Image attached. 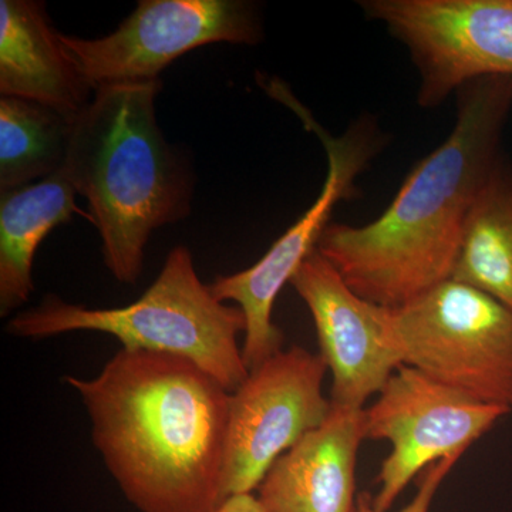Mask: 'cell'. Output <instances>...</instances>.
<instances>
[{
	"label": "cell",
	"instance_id": "obj_1",
	"mask_svg": "<svg viewBox=\"0 0 512 512\" xmlns=\"http://www.w3.org/2000/svg\"><path fill=\"white\" fill-rule=\"evenodd\" d=\"M104 466L140 512H212L224 494L231 392L184 357L120 349L92 379L66 376Z\"/></svg>",
	"mask_w": 512,
	"mask_h": 512
},
{
	"label": "cell",
	"instance_id": "obj_2",
	"mask_svg": "<svg viewBox=\"0 0 512 512\" xmlns=\"http://www.w3.org/2000/svg\"><path fill=\"white\" fill-rule=\"evenodd\" d=\"M456 94V126L386 211L362 227L329 224L319 239L349 288L383 308H402L453 278L471 208L504 163L512 77L474 80Z\"/></svg>",
	"mask_w": 512,
	"mask_h": 512
},
{
	"label": "cell",
	"instance_id": "obj_3",
	"mask_svg": "<svg viewBox=\"0 0 512 512\" xmlns=\"http://www.w3.org/2000/svg\"><path fill=\"white\" fill-rule=\"evenodd\" d=\"M161 80L107 84L73 120L60 173L89 202L104 264L121 284H136L157 228L190 212L183 165L158 127Z\"/></svg>",
	"mask_w": 512,
	"mask_h": 512
},
{
	"label": "cell",
	"instance_id": "obj_4",
	"mask_svg": "<svg viewBox=\"0 0 512 512\" xmlns=\"http://www.w3.org/2000/svg\"><path fill=\"white\" fill-rule=\"evenodd\" d=\"M247 320L238 306L215 298L195 271L190 249L175 247L153 285L121 308L92 309L47 295L16 313L6 332L20 339H47L69 332L113 336L123 349L167 353L191 360L234 393L249 375L239 336Z\"/></svg>",
	"mask_w": 512,
	"mask_h": 512
},
{
	"label": "cell",
	"instance_id": "obj_5",
	"mask_svg": "<svg viewBox=\"0 0 512 512\" xmlns=\"http://www.w3.org/2000/svg\"><path fill=\"white\" fill-rule=\"evenodd\" d=\"M265 90L272 99L289 107L306 130L318 136L328 157V174L312 207L255 265L237 274L218 276L210 285L215 298L237 303L244 313L247 330L242 355L249 370L284 349V333L272 322L276 298L318 248L336 205L359 195L356 178L383 147V134L373 120H357L342 136L333 137L293 96L288 84L274 77L265 84Z\"/></svg>",
	"mask_w": 512,
	"mask_h": 512
},
{
	"label": "cell",
	"instance_id": "obj_6",
	"mask_svg": "<svg viewBox=\"0 0 512 512\" xmlns=\"http://www.w3.org/2000/svg\"><path fill=\"white\" fill-rule=\"evenodd\" d=\"M392 322L404 365L481 403L512 412V311L463 282H444Z\"/></svg>",
	"mask_w": 512,
	"mask_h": 512
},
{
	"label": "cell",
	"instance_id": "obj_7",
	"mask_svg": "<svg viewBox=\"0 0 512 512\" xmlns=\"http://www.w3.org/2000/svg\"><path fill=\"white\" fill-rule=\"evenodd\" d=\"M420 74L417 103L434 109L484 77H512V0H363Z\"/></svg>",
	"mask_w": 512,
	"mask_h": 512
},
{
	"label": "cell",
	"instance_id": "obj_8",
	"mask_svg": "<svg viewBox=\"0 0 512 512\" xmlns=\"http://www.w3.org/2000/svg\"><path fill=\"white\" fill-rule=\"evenodd\" d=\"M511 410L471 399L410 366H400L372 406L363 409L365 440L389 441L372 497L387 512L417 474L464 454Z\"/></svg>",
	"mask_w": 512,
	"mask_h": 512
},
{
	"label": "cell",
	"instance_id": "obj_9",
	"mask_svg": "<svg viewBox=\"0 0 512 512\" xmlns=\"http://www.w3.org/2000/svg\"><path fill=\"white\" fill-rule=\"evenodd\" d=\"M323 357L301 346L282 349L249 370L231 394L225 440L224 494H251L289 448L328 419Z\"/></svg>",
	"mask_w": 512,
	"mask_h": 512
},
{
	"label": "cell",
	"instance_id": "obj_10",
	"mask_svg": "<svg viewBox=\"0 0 512 512\" xmlns=\"http://www.w3.org/2000/svg\"><path fill=\"white\" fill-rule=\"evenodd\" d=\"M261 37L256 6L244 0H141L109 36L62 35L94 90L158 80L165 67L197 47L256 45Z\"/></svg>",
	"mask_w": 512,
	"mask_h": 512
},
{
	"label": "cell",
	"instance_id": "obj_11",
	"mask_svg": "<svg viewBox=\"0 0 512 512\" xmlns=\"http://www.w3.org/2000/svg\"><path fill=\"white\" fill-rule=\"evenodd\" d=\"M291 284L311 312L320 352L332 373L330 403L365 409L404 365L392 309L357 295L318 248L299 266Z\"/></svg>",
	"mask_w": 512,
	"mask_h": 512
},
{
	"label": "cell",
	"instance_id": "obj_12",
	"mask_svg": "<svg viewBox=\"0 0 512 512\" xmlns=\"http://www.w3.org/2000/svg\"><path fill=\"white\" fill-rule=\"evenodd\" d=\"M365 441L363 409L336 406L258 485L266 512H356V464Z\"/></svg>",
	"mask_w": 512,
	"mask_h": 512
},
{
	"label": "cell",
	"instance_id": "obj_13",
	"mask_svg": "<svg viewBox=\"0 0 512 512\" xmlns=\"http://www.w3.org/2000/svg\"><path fill=\"white\" fill-rule=\"evenodd\" d=\"M35 0L0 2V94L43 104L74 120L92 101V84Z\"/></svg>",
	"mask_w": 512,
	"mask_h": 512
},
{
	"label": "cell",
	"instance_id": "obj_14",
	"mask_svg": "<svg viewBox=\"0 0 512 512\" xmlns=\"http://www.w3.org/2000/svg\"><path fill=\"white\" fill-rule=\"evenodd\" d=\"M74 214L89 218L76 204V191L56 173L0 198V315L5 318L35 291L32 269L37 248L57 225Z\"/></svg>",
	"mask_w": 512,
	"mask_h": 512
},
{
	"label": "cell",
	"instance_id": "obj_15",
	"mask_svg": "<svg viewBox=\"0 0 512 512\" xmlns=\"http://www.w3.org/2000/svg\"><path fill=\"white\" fill-rule=\"evenodd\" d=\"M451 279L512 311V170L505 161L471 208Z\"/></svg>",
	"mask_w": 512,
	"mask_h": 512
},
{
	"label": "cell",
	"instance_id": "obj_16",
	"mask_svg": "<svg viewBox=\"0 0 512 512\" xmlns=\"http://www.w3.org/2000/svg\"><path fill=\"white\" fill-rule=\"evenodd\" d=\"M73 120L35 101L0 99V190L26 187L62 170Z\"/></svg>",
	"mask_w": 512,
	"mask_h": 512
},
{
	"label": "cell",
	"instance_id": "obj_17",
	"mask_svg": "<svg viewBox=\"0 0 512 512\" xmlns=\"http://www.w3.org/2000/svg\"><path fill=\"white\" fill-rule=\"evenodd\" d=\"M463 457V454H454V456L444 458L439 463L433 464L424 471L421 478L419 491L414 495L406 507L399 512H430L431 503H433L434 495L443 484L444 478L453 470L457 461ZM356 512H380L375 510L372 504V495L369 493H360L357 495Z\"/></svg>",
	"mask_w": 512,
	"mask_h": 512
},
{
	"label": "cell",
	"instance_id": "obj_18",
	"mask_svg": "<svg viewBox=\"0 0 512 512\" xmlns=\"http://www.w3.org/2000/svg\"><path fill=\"white\" fill-rule=\"evenodd\" d=\"M212 512H266L254 494H235L228 497Z\"/></svg>",
	"mask_w": 512,
	"mask_h": 512
}]
</instances>
